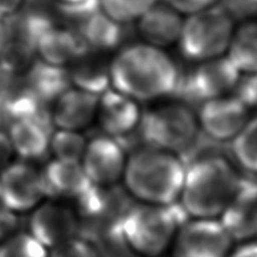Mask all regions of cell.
Instances as JSON below:
<instances>
[{"mask_svg":"<svg viewBox=\"0 0 257 257\" xmlns=\"http://www.w3.org/2000/svg\"><path fill=\"white\" fill-rule=\"evenodd\" d=\"M181 75L163 49L134 44L119 52L110 65L113 90L137 102L161 99L175 93Z\"/></svg>","mask_w":257,"mask_h":257,"instance_id":"6da1fadb","label":"cell"},{"mask_svg":"<svg viewBox=\"0 0 257 257\" xmlns=\"http://www.w3.org/2000/svg\"><path fill=\"white\" fill-rule=\"evenodd\" d=\"M185 172L177 153L146 145L127 157L121 181L137 202L168 206L178 202Z\"/></svg>","mask_w":257,"mask_h":257,"instance_id":"7a4b0ae2","label":"cell"},{"mask_svg":"<svg viewBox=\"0 0 257 257\" xmlns=\"http://www.w3.org/2000/svg\"><path fill=\"white\" fill-rule=\"evenodd\" d=\"M241 183L224 158H199L186 167L178 202L190 219H219Z\"/></svg>","mask_w":257,"mask_h":257,"instance_id":"3957f363","label":"cell"},{"mask_svg":"<svg viewBox=\"0 0 257 257\" xmlns=\"http://www.w3.org/2000/svg\"><path fill=\"white\" fill-rule=\"evenodd\" d=\"M180 227L171 205L137 203L121 218V239L140 257H161Z\"/></svg>","mask_w":257,"mask_h":257,"instance_id":"277c9868","label":"cell"},{"mask_svg":"<svg viewBox=\"0 0 257 257\" xmlns=\"http://www.w3.org/2000/svg\"><path fill=\"white\" fill-rule=\"evenodd\" d=\"M233 37V21L225 7L215 5L184 21L179 46L184 57L206 61L222 57Z\"/></svg>","mask_w":257,"mask_h":257,"instance_id":"5b68a950","label":"cell"},{"mask_svg":"<svg viewBox=\"0 0 257 257\" xmlns=\"http://www.w3.org/2000/svg\"><path fill=\"white\" fill-rule=\"evenodd\" d=\"M139 128L148 145L174 153L187 149L199 131L197 114L180 102L146 110Z\"/></svg>","mask_w":257,"mask_h":257,"instance_id":"8992f818","label":"cell"},{"mask_svg":"<svg viewBox=\"0 0 257 257\" xmlns=\"http://www.w3.org/2000/svg\"><path fill=\"white\" fill-rule=\"evenodd\" d=\"M232 243L219 219H192L177 230L171 257H228Z\"/></svg>","mask_w":257,"mask_h":257,"instance_id":"52a82bcc","label":"cell"},{"mask_svg":"<svg viewBox=\"0 0 257 257\" xmlns=\"http://www.w3.org/2000/svg\"><path fill=\"white\" fill-rule=\"evenodd\" d=\"M48 196L42 171L14 162L0 171V203L12 213L33 211Z\"/></svg>","mask_w":257,"mask_h":257,"instance_id":"ba28073f","label":"cell"},{"mask_svg":"<svg viewBox=\"0 0 257 257\" xmlns=\"http://www.w3.org/2000/svg\"><path fill=\"white\" fill-rule=\"evenodd\" d=\"M248 110L236 95L203 101L197 113L199 130L211 140L232 142L249 120Z\"/></svg>","mask_w":257,"mask_h":257,"instance_id":"9c48e42d","label":"cell"},{"mask_svg":"<svg viewBox=\"0 0 257 257\" xmlns=\"http://www.w3.org/2000/svg\"><path fill=\"white\" fill-rule=\"evenodd\" d=\"M241 73L234 67L227 56L202 61L187 77L180 78L176 91L202 102L213 97L228 95L236 88Z\"/></svg>","mask_w":257,"mask_h":257,"instance_id":"30bf717a","label":"cell"},{"mask_svg":"<svg viewBox=\"0 0 257 257\" xmlns=\"http://www.w3.org/2000/svg\"><path fill=\"white\" fill-rule=\"evenodd\" d=\"M127 157L116 139L103 135L87 142L81 163L92 185L110 187L122 180Z\"/></svg>","mask_w":257,"mask_h":257,"instance_id":"8fae6325","label":"cell"},{"mask_svg":"<svg viewBox=\"0 0 257 257\" xmlns=\"http://www.w3.org/2000/svg\"><path fill=\"white\" fill-rule=\"evenodd\" d=\"M29 225V233L51 249L76 237L78 219L64 204L43 201L32 211Z\"/></svg>","mask_w":257,"mask_h":257,"instance_id":"7c38bea8","label":"cell"},{"mask_svg":"<svg viewBox=\"0 0 257 257\" xmlns=\"http://www.w3.org/2000/svg\"><path fill=\"white\" fill-rule=\"evenodd\" d=\"M34 49L43 63L58 67L75 63L91 50L78 32L57 28L49 21L40 28Z\"/></svg>","mask_w":257,"mask_h":257,"instance_id":"4fadbf2b","label":"cell"},{"mask_svg":"<svg viewBox=\"0 0 257 257\" xmlns=\"http://www.w3.org/2000/svg\"><path fill=\"white\" fill-rule=\"evenodd\" d=\"M219 221L232 241L257 239V185L242 180L238 192L225 207Z\"/></svg>","mask_w":257,"mask_h":257,"instance_id":"5bb4252c","label":"cell"},{"mask_svg":"<svg viewBox=\"0 0 257 257\" xmlns=\"http://www.w3.org/2000/svg\"><path fill=\"white\" fill-rule=\"evenodd\" d=\"M142 110L139 102L113 88L102 93L96 118L105 135L117 139L140 127Z\"/></svg>","mask_w":257,"mask_h":257,"instance_id":"9a60e30c","label":"cell"},{"mask_svg":"<svg viewBox=\"0 0 257 257\" xmlns=\"http://www.w3.org/2000/svg\"><path fill=\"white\" fill-rule=\"evenodd\" d=\"M100 95L69 87L57 97L52 121L57 130L82 132L96 118Z\"/></svg>","mask_w":257,"mask_h":257,"instance_id":"2e32d148","label":"cell"},{"mask_svg":"<svg viewBox=\"0 0 257 257\" xmlns=\"http://www.w3.org/2000/svg\"><path fill=\"white\" fill-rule=\"evenodd\" d=\"M183 24L178 12L158 3L137 20V30L145 43L163 49L179 41Z\"/></svg>","mask_w":257,"mask_h":257,"instance_id":"e0dca14e","label":"cell"},{"mask_svg":"<svg viewBox=\"0 0 257 257\" xmlns=\"http://www.w3.org/2000/svg\"><path fill=\"white\" fill-rule=\"evenodd\" d=\"M47 193L52 196L79 197L92 187L81 161L55 159L42 171Z\"/></svg>","mask_w":257,"mask_h":257,"instance_id":"ac0fdd59","label":"cell"},{"mask_svg":"<svg viewBox=\"0 0 257 257\" xmlns=\"http://www.w3.org/2000/svg\"><path fill=\"white\" fill-rule=\"evenodd\" d=\"M11 143L14 152L26 160L40 159L47 153L50 136L38 117H22L12 123Z\"/></svg>","mask_w":257,"mask_h":257,"instance_id":"d6986e66","label":"cell"},{"mask_svg":"<svg viewBox=\"0 0 257 257\" xmlns=\"http://www.w3.org/2000/svg\"><path fill=\"white\" fill-rule=\"evenodd\" d=\"M78 33L90 49L111 50L121 42L122 24L118 23L100 8L76 20Z\"/></svg>","mask_w":257,"mask_h":257,"instance_id":"ffe728a7","label":"cell"},{"mask_svg":"<svg viewBox=\"0 0 257 257\" xmlns=\"http://www.w3.org/2000/svg\"><path fill=\"white\" fill-rule=\"evenodd\" d=\"M227 57L241 74L257 73V22L243 24L233 37Z\"/></svg>","mask_w":257,"mask_h":257,"instance_id":"44dd1931","label":"cell"},{"mask_svg":"<svg viewBox=\"0 0 257 257\" xmlns=\"http://www.w3.org/2000/svg\"><path fill=\"white\" fill-rule=\"evenodd\" d=\"M69 72L63 67L38 63L30 73V84L35 94L41 97H58L69 88Z\"/></svg>","mask_w":257,"mask_h":257,"instance_id":"7402d4cb","label":"cell"},{"mask_svg":"<svg viewBox=\"0 0 257 257\" xmlns=\"http://www.w3.org/2000/svg\"><path fill=\"white\" fill-rule=\"evenodd\" d=\"M70 83L75 87L101 95L110 88V66L107 67L99 60H82L72 72H69Z\"/></svg>","mask_w":257,"mask_h":257,"instance_id":"603a6c76","label":"cell"},{"mask_svg":"<svg viewBox=\"0 0 257 257\" xmlns=\"http://www.w3.org/2000/svg\"><path fill=\"white\" fill-rule=\"evenodd\" d=\"M231 151L243 169L257 174V116L249 118L246 126L232 141Z\"/></svg>","mask_w":257,"mask_h":257,"instance_id":"cb8c5ba5","label":"cell"},{"mask_svg":"<svg viewBox=\"0 0 257 257\" xmlns=\"http://www.w3.org/2000/svg\"><path fill=\"white\" fill-rule=\"evenodd\" d=\"M87 141L81 132L57 130L50 136L49 150L55 159L59 160L81 161Z\"/></svg>","mask_w":257,"mask_h":257,"instance_id":"d4e9b609","label":"cell"},{"mask_svg":"<svg viewBox=\"0 0 257 257\" xmlns=\"http://www.w3.org/2000/svg\"><path fill=\"white\" fill-rule=\"evenodd\" d=\"M159 0H99L100 10L118 23L137 21Z\"/></svg>","mask_w":257,"mask_h":257,"instance_id":"484cf974","label":"cell"},{"mask_svg":"<svg viewBox=\"0 0 257 257\" xmlns=\"http://www.w3.org/2000/svg\"><path fill=\"white\" fill-rule=\"evenodd\" d=\"M0 257H49V249L32 234L19 233L0 242Z\"/></svg>","mask_w":257,"mask_h":257,"instance_id":"4316f807","label":"cell"},{"mask_svg":"<svg viewBox=\"0 0 257 257\" xmlns=\"http://www.w3.org/2000/svg\"><path fill=\"white\" fill-rule=\"evenodd\" d=\"M49 257H101L90 241L75 237L49 249Z\"/></svg>","mask_w":257,"mask_h":257,"instance_id":"83f0119b","label":"cell"},{"mask_svg":"<svg viewBox=\"0 0 257 257\" xmlns=\"http://www.w3.org/2000/svg\"><path fill=\"white\" fill-rule=\"evenodd\" d=\"M234 91L236 96L248 109H257V73L240 77Z\"/></svg>","mask_w":257,"mask_h":257,"instance_id":"f1b7e54d","label":"cell"},{"mask_svg":"<svg viewBox=\"0 0 257 257\" xmlns=\"http://www.w3.org/2000/svg\"><path fill=\"white\" fill-rule=\"evenodd\" d=\"M165 2L179 14H187L189 16L215 6L219 0H165Z\"/></svg>","mask_w":257,"mask_h":257,"instance_id":"f546056e","label":"cell"},{"mask_svg":"<svg viewBox=\"0 0 257 257\" xmlns=\"http://www.w3.org/2000/svg\"><path fill=\"white\" fill-rule=\"evenodd\" d=\"M13 25L10 16L0 14V58L5 56L12 46Z\"/></svg>","mask_w":257,"mask_h":257,"instance_id":"4dcf8cb0","label":"cell"},{"mask_svg":"<svg viewBox=\"0 0 257 257\" xmlns=\"http://www.w3.org/2000/svg\"><path fill=\"white\" fill-rule=\"evenodd\" d=\"M14 153L10 136L7 133L0 131V171L8 165H11Z\"/></svg>","mask_w":257,"mask_h":257,"instance_id":"1f68e13d","label":"cell"},{"mask_svg":"<svg viewBox=\"0 0 257 257\" xmlns=\"http://www.w3.org/2000/svg\"><path fill=\"white\" fill-rule=\"evenodd\" d=\"M228 257H257V239L242 242L236 249H232Z\"/></svg>","mask_w":257,"mask_h":257,"instance_id":"d6a6232c","label":"cell"},{"mask_svg":"<svg viewBox=\"0 0 257 257\" xmlns=\"http://www.w3.org/2000/svg\"><path fill=\"white\" fill-rule=\"evenodd\" d=\"M24 0H0V14L11 16L20 10Z\"/></svg>","mask_w":257,"mask_h":257,"instance_id":"836d02e7","label":"cell"},{"mask_svg":"<svg viewBox=\"0 0 257 257\" xmlns=\"http://www.w3.org/2000/svg\"><path fill=\"white\" fill-rule=\"evenodd\" d=\"M61 3V5H68V6H73V5H78V4H83L86 3L88 0H59Z\"/></svg>","mask_w":257,"mask_h":257,"instance_id":"e575fe53","label":"cell"},{"mask_svg":"<svg viewBox=\"0 0 257 257\" xmlns=\"http://www.w3.org/2000/svg\"><path fill=\"white\" fill-rule=\"evenodd\" d=\"M228 2H236V0H228Z\"/></svg>","mask_w":257,"mask_h":257,"instance_id":"d590c367","label":"cell"}]
</instances>
